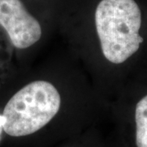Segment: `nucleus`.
Wrapping results in <instances>:
<instances>
[{
  "label": "nucleus",
  "instance_id": "obj_1",
  "mask_svg": "<svg viewBox=\"0 0 147 147\" xmlns=\"http://www.w3.org/2000/svg\"><path fill=\"white\" fill-rule=\"evenodd\" d=\"M95 25L102 53L112 63L126 61L143 42L139 34L142 12L134 0H101L95 12Z\"/></svg>",
  "mask_w": 147,
  "mask_h": 147
},
{
  "label": "nucleus",
  "instance_id": "obj_2",
  "mask_svg": "<svg viewBox=\"0 0 147 147\" xmlns=\"http://www.w3.org/2000/svg\"><path fill=\"white\" fill-rule=\"evenodd\" d=\"M61 99L47 81L27 84L8 100L3 112V129L11 137L29 136L46 126L57 115Z\"/></svg>",
  "mask_w": 147,
  "mask_h": 147
},
{
  "label": "nucleus",
  "instance_id": "obj_3",
  "mask_svg": "<svg viewBox=\"0 0 147 147\" xmlns=\"http://www.w3.org/2000/svg\"><path fill=\"white\" fill-rule=\"evenodd\" d=\"M0 26L19 49L31 47L42 36L39 22L20 0H0Z\"/></svg>",
  "mask_w": 147,
  "mask_h": 147
},
{
  "label": "nucleus",
  "instance_id": "obj_4",
  "mask_svg": "<svg viewBox=\"0 0 147 147\" xmlns=\"http://www.w3.org/2000/svg\"><path fill=\"white\" fill-rule=\"evenodd\" d=\"M135 121L137 146L147 147V95L137 104Z\"/></svg>",
  "mask_w": 147,
  "mask_h": 147
},
{
  "label": "nucleus",
  "instance_id": "obj_5",
  "mask_svg": "<svg viewBox=\"0 0 147 147\" xmlns=\"http://www.w3.org/2000/svg\"><path fill=\"white\" fill-rule=\"evenodd\" d=\"M3 115H0V131L3 128Z\"/></svg>",
  "mask_w": 147,
  "mask_h": 147
}]
</instances>
